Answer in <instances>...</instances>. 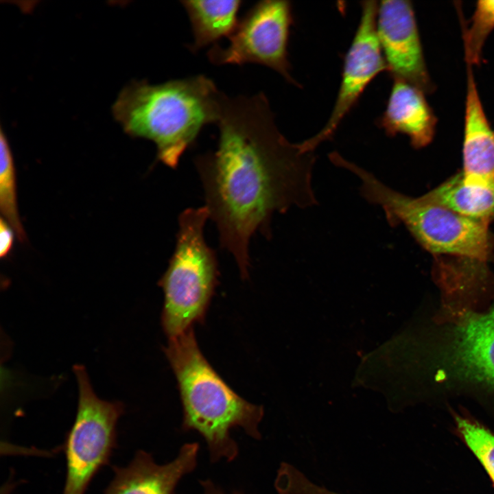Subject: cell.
I'll use <instances>...</instances> for the list:
<instances>
[{"instance_id": "obj_3", "label": "cell", "mask_w": 494, "mask_h": 494, "mask_svg": "<svg viewBox=\"0 0 494 494\" xmlns=\"http://www.w3.org/2000/svg\"><path fill=\"white\" fill-rule=\"evenodd\" d=\"M415 352L423 397L494 400V303L457 318H442L434 312Z\"/></svg>"}, {"instance_id": "obj_5", "label": "cell", "mask_w": 494, "mask_h": 494, "mask_svg": "<svg viewBox=\"0 0 494 494\" xmlns=\"http://www.w3.org/2000/svg\"><path fill=\"white\" fill-rule=\"evenodd\" d=\"M333 163L360 178L362 196L381 207L390 226L404 225L430 252L484 263L489 259L494 239L489 224L462 216L423 196L414 198L396 191L341 155L336 156Z\"/></svg>"}, {"instance_id": "obj_11", "label": "cell", "mask_w": 494, "mask_h": 494, "mask_svg": "<svg viewBox=\"0 0 494 494\" xmlns=\"http://www.w3.org/2000/svg\"><path fill=\"white\" fill-rule=\"evenodd\" d=\"M198 452V443H187L174 460L158 464L150 454L138 451L127 466L114 467L104 494H174L180 479L195 468Z\"/></svg>"}, {"instance_id": "obj_6", "label": "cell", "mask_w": 494, "mask_h": 494, "mask_svg": "<svg viewBox=\"0 0 494 494\" xmlns=\"http://www.w3.org/2000/svg\"><path fill=\"white\" fill-rule=\"evenodd\" d=\"M206 206L189 208L178 217L176 246L158 285L164 293L161 325L169 338L202 323L219 275L215 251L207 244Z\"/></svg>"}, {"instance_id": "obj_7", "label": "cell", "mask_w": 494, "mask_h": 494, "mask_svg": "<svg viewBox=\"0 0 494 494\" xmlns=\"http://www.w3.org/2000/svg\"><path fill=\"white\" fill-rule=\"evenodd\" d=\"M78 408L64 447L66 478L62 494H84L91 480L106 464L116 445V427L124 412L119 401L97 397L84 367H73Z\"/></svg>"}, {"instance_id": "obj_14", "label": "cell", "mask_w": 494, "mask_h": 494, "mask_svg": "<svg viewBox=\"0 0 494 494\" xmlns=\"http://www.w3.org/2000/svg\"><path fill=\"white\" fill-rule=\"evenodd\" d=\"M423 196L471 220L486 224L494 220V180L467 184L460 172Z\"/></svg>"}, {"instance_id": "obj_13", "label": "cell", "mask_w": 494, "mask_h": 494, "mask_svg": "<svg viewBox=\"0 0 494 494\" xmlns=\"http://www.w3.org/2000/svg\"><path fill=\"white\" fill-rule=\"evenodd\" d=\"M377 122L388 136L405 134L418 149L432 142L437 120L423 91L405 81L393 80L386 108Z\"/></svg>"}, {"instance_id": "obj_9", "label": "cell", "mask_w": 494, "mask_h": 494, "mask_svg": "<svg viewBox=\"0 0 494 494\" xmlns=\"http://www.w3.org/2000/svg\"><path fill=\"white\" fill-rule=\"evenodd\" d=\"M377 8L376 1L361 2L360 21L344 56L340 87L329 118L318 133L305 140L314 150L333 137L372 80L381 72H387L377 35Z\"/></svg>"}, {"instance_id": "obj_15", "label": "cell", "mask_w": 494, "mask_h": 494, "mask_svg": "<svg viewBox=\"0 0 494 494\" xmlns=\"http://www.w3.org/2000/svg\"><path fill=\"white\" fill-rule=\"evenodd\" d=\"M180 3L189 19L193 36V42L187 47L196 53L232 35L239 21L237 14L242 1L182 0Z\"/></svg>"}, {"instance_id": "obj_18", "label": "cell", "mask_w": 494, "mask_h": 494, "mask_svg": "<svg viewBox=\"0 0 494 494\" xmlns=\"http://www.w3.org/2000/svg\"><path fill=\"white\" fill-rule=\"evenodd\" d=\"M457 429L494 482V434L475 420L454 415Z\"/></svg>"}, {"instance_id": "obj_4", "label": "cell", "mask_w": 494, "mask_h": 494, "mask_svg": "<svg viewBox=\"0 0 494 494\" xmlns=\"http://www.w3.org/2000/svg\"><path fill=\"white\" fill-rule=\"evenodd\" d=\"M164 352L177 381L183 427L202 435L213 462L237 456V445L231 436L233 427L260 438L263 408L242 398L217 374L200 350L193 327L169 338Z\"/></svg>"}, {"instance_id": "obj_19", "label": "cell", "mask_w": 494, "mask_h": 494, "mask_svg": "<svg viewBox=\"0 0 494 494\" xmlns=\"http://www.w3.org/2000/svg\"><path fill=\"white\" fill-rule=\"evenodd\" d=\"M13 229L3 218L0 221V256L1 258L6 257L12 249L14 233Z\"/></svg>"}, {"instance_id": "obj_16", "label": "cell", "mask_w": 494, "mask_h": 494, "mask_svg": "<svg viewBox=\"0 0 494 494\" xmlns=\"http://www.w3.org/2000/svg\"><path fill=\"white\" fill-rule=\"evenodd\" d=\"M16 176L12 154L8 139L1 128L0 132V209L4 220L23 242L25 234L18 212Z\"/></svg>"}, {"instance_id": "obj_12", "label": "cell", "mask_w": 494, "mask_h": 494, "mask_svg": "<svg viewBox=\"0 0 494 494\" xmlns=\"http://www.w3.org/2000/svg\"><path fill=\"white\" fill-rule=\"evenodd\" d=\"M462 145L463 168L467 184L494 180V131L480 98L472 67L467 64V95Z\"/></svg>"}, {"instance_id": "obj_17", "label": "cell", "mask_w": 494, "mask_h": 494, "mask_svg": "<svg viewBox=\"0 0 494 494\" xmlns=\"http://www.w3.org/2000/svg\"><path fill=\"white\" fill-rule=\"evenodd\" d=\"M494 29V0L477 2L470 27L464 36L465 58L467 64H478L481 59L484 44Z\"/></svg>"}, {"instance_id": "obj_10", "label": "cell", "mask_w": 494, "mask_h": 494, "mask_svg": "<svg viewBox=\"0 0 494 494\" xmlns=\"http://www.w3.org/2000/svg\"><path fill=\"white\" fill-rule=\"evenodd\" d=\"M376 30L390 77L408 82L425 93H432L434 84L426 67L411 1L378 2Z\"/></svg>"}, {"instance_id": "obj_1", "label": "cell", "mask_w": 494, "mask_h": 494, "mask_svg": "<svg viewBox=\"0 0 494 494\" xmlns=\"http://www.w3.org/2000/svg\"><path fill=\"white\" fill-rule=\"evenodd\" d=\"M215 124L216 150L197 156L194 163L220 246L233 255L245 279L253 234L270 238L274 212L317 203L311 185L315 154L281 133L263 93L231 97L224 93Z\"/></svg>"}, {"instance_id": "obj_2", "label": "cell", "mask_w": 494, "mask_h": 494, "mask_svg": "<svg viewBox=\"0 0 494 494\" xmlns=\"http://www.w3.org/2000/svg\"><path fill=\"white\" fill-rule=\"evenodd\" d=\"M223 94L204 75L158 84L134 80L121 90L113 113L126 133L153 141L158 160L175 169L204 126L216 124Z\"/></svg>"}, {"instance_id": "obj_20", "label": "cell", "mask_w": 494, "mask_h": 494, "mask_svg": "<svg viewBox=\"0 0 494 494\" xmlns=\"http://www.w3.org/2000/svg\"><path fill=\"white\" fill-rule=\"evenodd\" d=\"M204 489V494H224L220 489L213 484L210 480L201 482ZM238 494V493H234Z\"/></svg>"}, {"instance_id": "obj_8", "label": "cell", "mask_w": 494, "mask_h": 494, "mask_svg": "<svg viewBox=\"0 0 494 494\" xmlns=\"http://www.w3.org/2000/svg\"><path fill=\"white\" fill-rule=\"evenodd\" d=\"M294 22L292 5L286 0L261 1L253 5L239 21L229 37V45L216 44L207 52L215 65L259 64L279 73L292 84L287 45Z\"/></svg>"}]
</instances>
